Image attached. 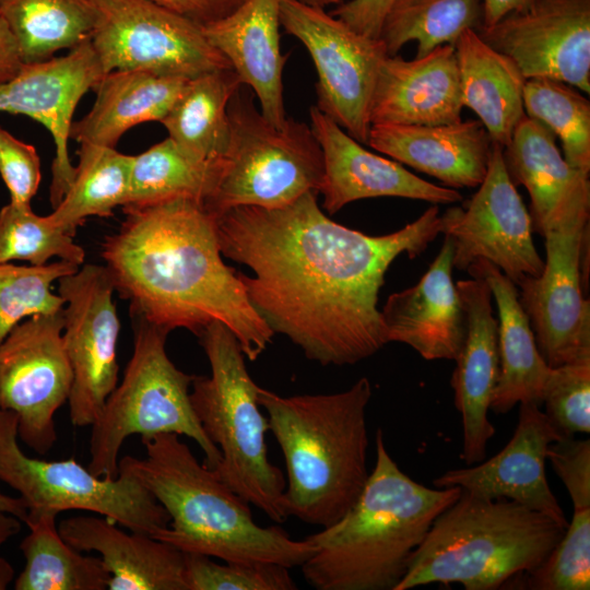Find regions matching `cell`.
<instances>
[{
    "mask_svg": "<svg viewBox=\"0 0 590 590\" xmlns=\"http://www.w3.org/2000/svg\"><path fill=\"white\" fill-rule=\"evenodd\" d=\"M317 196L232 208L215 217L216 236L222 256L253 271L238 275L273 333L323 366L353 365L387 344L377 305L388 268L425 251L441 216L432 205L397 232L369 236L326 216Z\"/></svg>",
    "mask_w": 590,
    "mask_h": 590,
    "instance_id": "cell-1",
    "label": "cell"
},
{
    "mask_svg": "<svg viewBox=\"0 0 590 590\" xmlns=\"http://www.w3.org/2000/svg\"><path fill=\"white\" fill-rule=\"evenodd\" d=\"M122 211L125 220L105 237L101 255L131 317L197 337L221 322L245 357L257 359L274 333L250 304L238 272L223 261L215 219L203 203L179 197Z\"/></svg>",
    "mask_w": 590,
    "mask_h": 590,
    "instance_id": "cell-2",
    "label": "cell"
},
{
    "mask_svg": "<svg viewBox=\"0 0 590 590\" xmlns=\"http://www.w3.org/2000/svg\"><path fill=\"white\" fill-rule=\"evenodd\" d=\"M429 488L408 476L389 455L381 429L376 462L351 509L305 538L312 554L299 566L317 590H396L436 517L461 494Z\"/></svg>",
    "mask_w": 590,
    "mask_h": 590,
    "instance_id": "cell-3",
    "label": "cell"
},
{
    "mask_svg": "<svg viewBox=\"0 0 590 590\" xmlns=\"http://www.w3.org/2000/svg\"><path fill=\"white\" fill-rule=\"evenodd\" d=\"M144 458L125 456L118 473L139 481L169 516L154 538L184 553L224 562H269L300 566L314 552L306 540H293L278 526L262 527L250 504L200 463L174 433L141 437Z\"/></svg>",
    "mask_w": 590,
    "mask_h": 590,
    "instance_id": "cell-4",
    "label": "cell"
},
{
    "mask_svg": "<svg viewBox=\"0 0 590 590\" xmlns=\"http://www.w3.org/2000/svg\"><path fill=\"white\" fill-rule=\"evenodd\" d=\"M367 377L334 393L280 396L259 387L258 403L286 468L283 504L287 517L329 527L362 494L367 469Z\"/></svg>",
    "mask_w": 590,
    "mask_h": 590,
    "instance_id": "cell-5",
    "label": "cell"
},
{
    "mask_svg": "<svg viewBox=\"0 0 590 590\" xmlns=\"http://www.w3.org/2000/svg\"><path fill=\"white\" fill-rule=\"evenodd\" d=\"M566 528L509 499H488L462 489L441 511L414 552L396 590L460 583L467 590L509 586L539 567Z\"/></svg>",
    "mask_w": 590,
    "mask_h": 590,
    "instance_id": "cell-6",
    "label": "cell"
},
{
    "mask_svg": "<svg viewBox=\"0 0 590 590\" xmlns=\"http://www.w3.org/2000/svg\"><path fill=\"white\" fill-rule=\"evenodd\" d=\"M211 375L194 376L190 401L205 435L221 453L214 473L271 520L284 522L286 480L268 458L267 417L258 403L259 386L250 377L245 355L232 331L212 322L198 335Z\"/></svg>",
    "mask_w": 590,
    "mask_h": 590,
    "instance_id": "cell-7",
    "label": "cell"
},
{
    "mask_svg": "<svg viewBox=\"0 0 590 590\" xmlns=\"http://www.w3.org/2000/svg\"><path fill=\"white\" fill-rule=\"evenodd\" d=\"M131 318L133 352L120 384L91 425L87 469L97 476L116 477L119 452L127 438L134 434L150 437L174 433L193 439L204 453L203 464L213 470L221 453L205 435L190 401L196 375L184 373L169 359L165 349L167 330Z\"/></svg>",
    "mask_w": 590,
    "mask_h": 590,
    "instance_id": "cell-8",
    "label": "cell"
},
{
    "mask_svg": "<svg viewBox=\"0 0 590 590\" xmlns=\"http://www.w3.org/2000/svg\"><path fill=\"white\" fill-rule=\"evenodd\" d=\"M229 140L214 188L203 205L215 219L239 205L273 209L306 192L319 193L323 155L310 126L269 122L243 88L228 103Z\"/></svg>",
    "mask_w": 590,
    "mask_h": 590,
    "instance_id": "cell-9",
    "label": "cell"
},
{
    "mask_svg": "<svg viewBox=\"0 0 590 590\" xmlns=\"http://www.w3.org/2000/svg\"><path fill=\"white\" fill-rule=\"evenodd\" d=\"M0 481L20 494L27 517L85 510L153 538L169 522L165 508L128 474L97 476L74 458L47 461L26 456L17 442L16 414L1 409Z\"/></svg>",
    "mask_w": 590,
    "mask_h": 590,
    "instance_id": "cell-10",
    "label": "cell"
},
{
    "mask_svg": "<svg viewBox=\"0 0 590 590\" xmlns=\"http://www.w3.org/2000/svg\"><path fill=\"white\" fill-rule=\"evenodd\" d=\"M90 42L104 73L144 71L193 79L232 68L202 26L152 0H91Z\"/></svg>",
    "mask_w": 590,
    "mask_h": 590,
    "instance_id": "cell-11",
    "label": "cell"
},
{
    "mask_svg": "<svg viewBox=\"0 0 590 590\" xmlns=\"http://www.w3.org/2000/svg\"><path fill=\"white\" fill-rule=\"evenodd\" d=\"M590 203L565 212L544 233L542 273L523 279L519 300L550 367L590 357V304L585 298Z\"/></svg>",
    "mask_w": 590,
    "mask_h": 590,
    "instance_id": "cell-12",
    "label": "cell"
},
{
    "mask_svg": "<svg viewBox=\"0 0 590 590\" xmlns=\"http://www.w3.org/2000/svg\"><path fill=\"white\" fill-rule=\"evenodd\" d=\"M280 22L285 33L303 43L315 63L316 107L366 144L376 79L388 56L384 43L299 0H280Z\"/></svg>",
    "mask_w": 590,
    "mask_h": 590,
    "instance_id": "cell-13",
    "label": "cell"
},
{
    "mask_svg": "<svg viewBox=\"0 0 590 590\" xmlns=\"http://www.w3.org/2000/svg\"><path fill=\"white\" fill-rule=\"evenodd\" d=\"M62 310L28 317L0 343V409L16 414L17 438L40 456L57 440L55 414L73 382Z\"/></svg>",
    "mask_w": 590,
    "mask_h": 590,
    "instance_id": "cell-14",
    "label": "cell"
},
{
    "mask_svg": "<svg viewBox=\"0 0 590 590\" xmlns=\"http://www.w3.org/2000/svg\"><path fill=\"white\" fill-rule=\"evenodd\" d=\"M105 266L85 264L58 281L63 298V343L73 373L71 423L91 426L118 385L120 321Z\"/></svg>",
    "mask_w": 590,
    "mask_h": 590,
    "instance_id": "cell-15",
    "label": "cell"
},
{
    "mask_svg": "<svg viewBox=\"0 0 590 590\" xmlns=\"http://www.w3.org/2000/svg\"><path fill=\"white\" fill-rule=\"evenodd\" d=\"M493 143L486 175L465 208L452 206L441 216V233L453 248V268L467 271L480 259L496 266L516 285L539 276L544 268L533 243L530 213Z\"/></svg>",
    "mask_w": 590,
    "mask_h": 590,
    "instance_id": "cell-16",
    "label": "cell"
},
{
    "mask_svg": "<svg viewBox=\"0 0 590 590\" xmlns=\"http://www.w3.org/2000/svg\"><path fill=\"white\" fill-rule=\"evenodd\" d=\"M479 35L526 80L552 79L590 92V0H534Z\"/></svg>",
    "mask_w": 590,
    "mask_h": 590,
    "instance_id": "cell-17",
    "label": "cell"
},
{
    "mask_svg": "<svg viewBox=\"0 0 590 590\" xmlns=\"http://www.w3.org/2000/svg\"><path fill=\"white\" fill-rule=\"evenodd\" d=\"M90 39L66 56L24 63L0 85V113L24 115L42 123L54 139L49 200L57 206L69 190L75 166L68 150L73 114L83 95L104 75Z\"/></svg>",
    "mask_w": 590,
    "mask_h": 590,
    "instance_id": "cell-18",
    "label": "cell"
},
{
    "mask_svg": "<svg viewBox=\"0 0 590 590\" xmlns=\"http://www.w3.org/2000/svg\"><path fill=\"white\" fill-rule=\"evenodd\" d=\"M563 437L541 405L520 403L514 435L498 453L476 465L449 470L433 484L437 488L459 486L483 498L514 500L567 528L568 521L545 475L547 449Z\"/></svg>",
    "mask_w": 590,
    "mask_h": 590,
    "instance_id": "cell-19",
    "label": "cell"
},
{
    "mask_svg": "<svg viewBox=\"0 0 590 590\" xmlns=\"http://www.w3.org/2000/svg\"><path fill=\"white\" fill-rule=\"evenodd\" d=\"M310 128L323 155L319 193L333 214L361 199L399 197L438 203L461 201L460 192L440 187L411 173L397 161L367 151L316 105L309 110Z\"/></svg>",
    "mask_w": 590,
    "mask_h": 590,
    "instance_id": "cell-20",
    "label": "cell"
},
{
    "mask_svg": "<svg viewBox=\"0 0 590 590\" xmlns=\"http://www.w3.org/2000/svg\"><path fill=\"white\" fill-rule=\"evenodd\" d=\"M456 286L467 315V334L450 384L462 422L460 458L471 465L485 458L495 434L488 411L499 377L498 321L491 288L482 278L460 280Z\"/></svg>",
    "mask_w": 590,
    "mask_h": 590,
    "instance_id": "cell-21",
    "label": "cell"
},
{
    "mask_svg": "<svg viewBox=\"0 0 590 590\" xmlns=\"http://www.w3.org/2000/svg\"><path fill=\"white\" fill-rule=\"evenodd\" d=\"M452 244L445 236L418 283L388 297L380 311L387 343H404L427 361L458 357L467 334V315L452 281Z\"/></svg>",
    "mask_w": 590,
    "mask_h": 590,
    "instance_id": "cell-22",
    "label": "cell"
},
{
    "mask_svg": "<svg viewBox=\"0 0 590 590\" xmlns=\"http://www.w3.org/2000/svg\"><path fill=\"white\" fill-rule=\"evenodd\" d=\"M460 76L453 45L422 58L386 56L371 97L370 125H449L462 120Z\"/></svg>",
    "mask_w": 590,
    "mask_h": 590,
    "instance_id": "cell-23",
    "label": "cell"
},
{
    "mask_svg": "<svg viewBox=\"0 0 590 590\" xmlns=\"http://www.w3.org/2000/svg\"><path fill=\"white\" fill-rule=\"evenodd\" d=\"M366 144L449 188H474L486 175L493 141L477 119L435 126L375 123Z\"/></svg>",
    "mask_w": 590,
    "mask_h": 590,
    "instance_id": "cell-24",
    "label": "cell"
},
{
    "mask_svg": "<svg viewBox=\"0 0 590 590\" xmlns=\"http://www.w3.org/2000/svg\"><path fill=\"white\" fill-rule=\"evenodd\" d=\"M280 0H246L233 13L206 25L209 43L229 62L243 85L257 95L263 117L276 127L286 120L280 50Z\"/></svg>",
    "mask_w": 590,
    "mask_h": 590,
    "instance_id": "cell-25",
    "label": "cell"
},
{
    "mask_svg": "<svg viewBox=\"0 0 590 590\" xmlns=\"http://www.w3.org/2000/svg\"><path fill=\"white\" fill-rule=\"evenodd\" d=\"M58 531L73 548L101 554L109 590H187L184 552L162 540L98 515L63 519Z\"/></svg>",
    "mask_w": 590,
    "mask_h": 590,
    "instance_id": "cell-26",
    "label": "cell"
},
{
    "mask_svg": "<svg viewBox=\"0 0 590 590\" xmlns=\"http://www.w3.org/2000/svg\"><path fill=\"white\" fill-rule=\"evenodd\" d=\"M555 138L545 126L524 116L503 150L511 181L529 192L532 227L542 236L565 212L590 203L589 174L566 162Z\"/></svg>",
    "mask_w": 590,
    "mask_h": 590,
    "instance_id": "cell-27",
    "label": "cell"
},
{
    "mask_svg": "<svg viewBox=\"0 0 590 590\" xmlns=\"http://www.w3.org/2000/svg\"><path fill=\"white\" fill-rule=\"evenodd\" d=\"M467 271L487 283L498 308L499 377L491 410L504 414L518 403L542 405L552 367L538 350L528 316L519 300L517 285L484 259L472 262Z\"/></svg>",
    "mask_w": 590,
    "mask_h": 590,
    "instance_id": "cell-28",
    "label": "cell"
},
{
    "mask_svg": "<svg viewBox=\"0 0 590 590\" xmlns=\"http://www.w3.org/2000/svg\"><path fill=\"white\" fill-rule=\"evenodd\" d=\"M187 82L188 79L144 71L107 72L92 90L96 98L91 110L72 123L70 139L116 148L132 127L146 121L161 122Z\"/></svg>",
    "mask_w": 590,
    "mask_h": 590,
    "instance_id": "cell-29",
    "label": "cell"
},
{
    "mask_svg": "<svg viewBox=\"0 0 590 590\" xmlns=\"http://www.w3.org/2000/svg\"><path fill=\"white\" fill-rule=\"evenodd\" d=\"M453 47L463 107L475 113L493 143L507 146L526 116V78L508 56L472 30L464 31Z\"/></svg>",
    "mask_w": 590,
    "mask_h": 590,
    "instance_id": "cell-30",
    "label": "cell"
},
{
    "mask_svg": "<svg viewBox=\"0 0 590 590\" xmlns=\"http://www.w3.org/2000/svg\"><path fill=\"white\" fill-rule=\"evenodd\" d=\"M241 85L233 68L188 80L172 109L161 120L168 138L193 157L221 158L229 140L228 103Z\"/></svg>",
    "mask_w": 590,
    "mask_h": 590,
    "instance_id": "cell-31",
    "label": "cell"
},
{
    "mask_svg": "<svg viewBox=\"0 0 590 590\" xmlns=\"http://www.w3.org/2000/svg\"><path fill=\"white\" fill-rule=\"evenodd\" d=\"M56 514L30 516V533L20 548L25 567L15 580L16 590H105L110 575L101 557L86 556L60 535Z\"/></svg>",
    "mask_w": 590,
    "mask_h": 590,
    "instance_id": "cell-32",
    "label": "cell"
},
{
    "mask_svg": "<svg viewBox=\"0 0 590 590\" xmlns=\"http://www.w3.org/2000/svg\"><path fill=\"white\" fill-rule=\"evenodd\" d=\"M79 164L73 181L48 217L74 236L91 216H113L117 206L128 202L132 155L116 148L80 143Z\"/></svg>",
    "mask_w": 590,
    "mask_h": 590,
    "instance_id": "cell-33",
    "label": "cell"
},
{
    "mask_svg": "<svg viewBox=\"0 0 590 590\" xmlns=\"http://www.w3.org/2000/svg\"><path fill=\"white\" fill-rule=\"evenodd\" d=\"M0 14L19 43L23 63L42 62L90 39L91 0H0Z\"/></svg>",
    "mask_w": 590,
    "mask_h": 590,
    "instance_id": "cell-34",
    "label": "cell"
},
{
    "mask_svg": "<svg viewBox=\"0 0 590 590\" xmlns=\"http://www.w3.org/2000/svg\"><path fill=\"white\" fill-rule=\"evenodd\" d=\"M484 0H394L380 30L387 55L396 56L409 42H416V58L435 48L453 45L468 30L480 33Z\"/></svg>",
    "mask_w": 590,
    "mask_h": 590,
    "instance_id": "cell-35",
    "label": "cell"
},
{
    "mask_svg": "<svg viewBox=\"0 0 590 590\" xmlns=\"http://www.w3.org/2000/svg\"><path fill=\"white\" fill-rule=\"evenodd\" d=\"M220 160L193 157L166 138L146 151L132 155L130 191L126 204H148L179 197L204 203L214 188Z\"/></svg>",
    "mask_w": 590,
    "mask_h": 590,
    "instance_id": "cell-36",
    "label": "cell"
},
{
    "mask_svg": "<svg viewBox=\"0 0 590 590\" xmlns=\"http://www.w3.org/2000/svg\"><path fill=\"white\" fill-rule=\"evenodd\" d=\"M526 116L560 140L563 156L574 168L590 173V102L578 88L560 81L528 79L523 90Z\"/></svg>",
    "mask_w": 590,
    "mask_h": 590,
    "instance_id": "cell-37",
    "label": "cell"
},
{
    "mask_svg": "<svg viewBox=\"0 0 590 590\" xmlns=\"http://www.w3.org/2000/svg\"><path fill=\"white\" fill-rule=\"evenodd\" d=\"M73 237L31 205L10 202L0 210V263L23 260L39 267L56 257L81 267L85 251Z\"/></svg>",
    "mask_w": 590,
    "mask_h": 590,
    "instance_id": "cell-38",
    "label": "cell"
},
{
    "mask_svg": "<svg viewBox=\"0 0 590 590\" xmlns=\"http://www.w3.org/2000/svg\"><path fill=\"white\" fill-rule=\"evenodd\" d=\"M79 268L63 260L39 267L0 263V343L25 318L62 310L64 300L52 284Z\"/></svg>",
    "mask_w": 590,
    "mask_h": 590,
    "instance_id": "cell-39",
    "label": "cell"
},
{
    "mask_svg": "<svg viewBox=\"0 0 590 590\" xmlns=\"http://www.w3.org/2000/svg\"><path fill=\"white\" fill-rule=\"evenodd\" d=\"M509 586L532 590H589L590 509L574 510L570 523L548 557Z\"/></svg>",
    "mask_w": 590,
    "mask_h": 590,
    "instance_id": "cell-40",
    "label": "cell"
},
{
    "mask_svg": "<svg viewBox=\"0 0 590 590\" xmlns=\"http://www.w3.org/2000/svg\"><path fill=\"white\" fill-rule=\"evenodd\" d=\"M187 590H294L290 568L269 562H225L184 553Z\"/></svg>",
    "mask_w": 590,
    "mask_h": 590,
    "instance_id": "cell-41",
    "label": "cell"
},
{
    "mask_svg": "<svg viewBox=\"0 0 590 590\" xmlns=\"http://www.w3.org/2000/svg\"><path fill=\"white\" fill-rule=\"evenodd\" d=\"M542 404L565 435L590 432V357L552 367Z\"/></svg>",
    "mask_w": 590,
    "mask_h": 590,
    "instance_id": "cell-42",
    "label": "cell"
},
{
    "mask_svg": "<svg viewBox=\"0 0 590 590\" xmlns=\"http://www.w3.org/2000/svg\"><path fill=\"white\" fill-rule=\"evenodd\" d=\"M0 175L11 202L31 205L42 181L40 158L36 149L0 126Z\"/></svg>",
    "mask_w": 590,
    "mask_h": 590,
    "instance_id": "cell-43",
    "label": "cell"
},
{
    "mask_svg": "<svg viewBox=\"0 0 590 590\" xmlns=\"http://www.w3.org/2000/svg\"><path fill=\"white\" fill-rule=\"evenodd\" d=\"M546 459L564 483L574 510L590 509V440L563 437L550 445Z\"/></svg>",
    "mask_w": 590,
    "mask_h": 590,
    "instance_id": "cell-44",
    "label": "cell"
},
{
    "mask_svg": "<svg viewBox=\"0 0 590 590\" xmlns=\"http://www.w3.org/2000/svg\"><path fill=\"white\" fill-rule=\"evenodd\" d=\"M394 0H350L330 12L355 32L379 38L384 19Z\"/></svg>",
    "mask_w": 590,
    "mask_h": 590,
    "instance_id": "cell-45",
    "label": "cell"
},
{
    "mask_svg": "<svg viewBox=\"0 0 590 590\" xmlns=\"http://www.w3.org/2000/svg\"><path fill=\"white\" fill-rule=\"evenodd\" d=\"M204 27L233 13L246 0H152Z\"/></svg>",
    "mask_w": 590,
    "mask_h": 590,
    "instance_id": "cell-46",
    "label": "cell"
},
{
    "mask_svg": "<svg viewBox=\"0 0 590 590\" xmlns=\"http://www.w3.org/2000/svg\"><path fill=\"white\" fill-rule=\"evenodd\" d=\"M23 64L16 37L0 14V85L14 78Z\"/></svg>",
    "mask_w": 590,
    "mask_h": 590,
    "instance_id": "cell-47",
    "label": "cell"
},
{
    "mask_svg": "<svg viewBox=\"0 0 590 590\" xmlns=\"http://www.w3.org/2000/svg\"><path fill=\"white\" fill-rule=\"evenodd\" d=\"M533 2L534 0H484V27L495 24L508 13L526 10Z\"/></svg>",
    "mask_w": 590,
    "mask_h": 590,
    "instance_id": "cell-48",
    "label": "cell"
},
{
    "mask_svg": "<svg viewBox=\"0 0 590 590\" xmlns=\"http://www.w3.org/2000/svg\"><path fill=\"white\" fill-rule=\"evenodd\" d=\"M0 511L11 514L25 521L27 517V505L21 497H11L0 493Z\"/></svg>",
    "mask_w": 590,
    "mask_h": 590,
    "instance_id": "cell-49",
    "label": "cell"
},
{
    "mask_svg": "<svg viewBox=\"0 0 590 590\" xmlns=\"http://www.w3.org/2000/svg\"><path fill=\"white\" fill-rule=\"evenodd\" d=\"M21 530V520L15 516L0 511V545Z\"/></svg>",
    "mask_w": 590,
    "mask_h": 590,
    "instance_id": "cell-50",
    "label": "cell"
},
{
    "mask_svg": "<svg viewBox=\"0 0 590 590\" xmlns=\"http://www.w3.org/2000/svg\"><path fill=\"white\" fill-rule=\"evenodd\" d=\"M13 567L5 558L0 556V590L7 589L10 582L13 580Z\"/></svg>",
    "mask_w": 590,
    "mask_h": 590,
    "instance_id": "cell-51",
    "label": "cell"
},
{
    "mask_svg": "<svg viewBox=\"0 0 590 590\" xmlns=\"http://www.w3.org/2000/svg\"><path fill=\"white\" fill-rule=\"evenodd\" d=\"M299 1L303 2V3L309 4V5L323 8V9L329 4H335L337 5V4L341 3V2H343V0H299Z\"/></svg>",
    "mask_w": 590,
    "mask_h": 590,
    "instance_id": "cell-52",
    "label": "cell"
}]
</instances>
